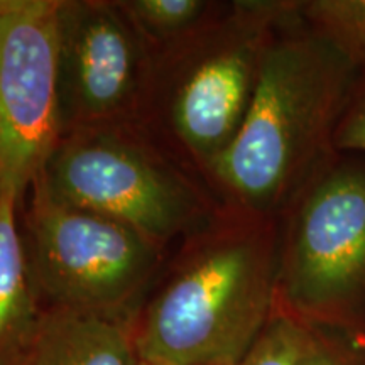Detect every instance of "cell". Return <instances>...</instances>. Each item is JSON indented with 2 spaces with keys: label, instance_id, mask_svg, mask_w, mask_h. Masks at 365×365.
<instances>
[{
  "label": "cell",
  "instance_id": "obj_1",
  "mask_svg": "<svg viewBox=\"0 0 365 365\" xmlns=\"http://www.w3.org/2000/svg\"><path fill=\"white\" fill-rule=\"evenodd\" d=\"M359 70L304 24L298 9L264 49L252 102L208 173L232 212L274 220L335 163V137Z\"/></svg>",
  "mask_w": 365,
  "mask_h": 365
},
{
  "label": "cell",
  "instance_id": "obj_2",
  "mask_svg": "<svg viewBox=\"0 0 365 365\" xmlns=\"http://www.w3.org/2000/svg\"><path fill=\"white\" fill-rule=\"evenodd\" d=\"M274 220L232 212L205 230L135 327L145 365H237L277 303Z\"/></svg>",
  "mask_w": 365,
  "mask_h": 365
},
{
  "label": "cell",
  "instance_id": "obj_3",
  "mask_svg": "<svg viewBox=\"0 0 365 365\" xmlns=\"http://www.w3.org/2000/svg\"><path fill=\"white\" fill-rule=\"evenodd\" d=\"M277 303L309 325L364 328L365 171L327 170L286 208Z\"/></svg>",
  "mask_w": 365,
  "mask_h": 365
},
{
  "label": "cell",
  "instance_id": "obj_4",
  "mask_svg": "<svg viewBox=\"0 0 365 365\" xmlns=\"http://www.w3.org/2000/svg\"><path fill=\"white\" fill-rule=\"evenodd\" d=\"M33 185L59 202L115 218L159 245L200 228L208 217L190 181L115 125L61 135Z\"/></svg>",
  "mask_w": 365,
  "mask_h": 365
},
{
  "label": "cell",
  "instance_id": "obj_5",
  "mask_svg": "<svg viewBox=\"0 0 365 365\" xmlns=\"http://www.w3.org/2000/svg\"><path fill=\"white\" fill-rule=\"evenodd\" d=\"M27 234L36 284L61 308L118 313L161 262L158 242L36 185Z\"/></svg>",
  "mask_w": 365,
  "mask_h": 365
},
{
  "label": "cell",
  "instance_id": "obj_6",
  "mask_svg": "<svg viewBox=\"0 0 365 365\" xmlns=\"http://www.w3.org/2000/svg\"><path fill=\"white\" fill-rule=\"evenodd\" d=\"M298 2H239L200 31L170 97L175 135L205 170L234 143L252 102L264 49Z\"/></svg>",
  "mask_w": 365,
  "mask_h": 365
},
{
  "label": "cell",
  "instance_id": "obj_7",
  "mask_svg": "<svg viewBox=\"0 0 365 365\" xmlns=\"http://www.w3.org/2000/svg\"><path fill=\"white\" fill-rule=\"evenodd\" d=\"M59 0H0V193L22 198L61 139Z\"/></svg>",
  "mask_w": 365,
  "mask_h": 365
},
{
  "label": "cell",
  "instance_id": "obj_8",
  "mask_svg": "<svg viewBox=\"0 0 365 365\" xmlns=\"http://www.w3.org/2000/svg\"><path fill=\"white\" fill-rule=\"evenodd\" d=\"M148 75V43L118 4L59 0L61 135L120 124L143 98Z\"/></svg>",
  "mask_w": 365,
  "mask_h": 365
},
{
  "label": "cell",
  "instance_id": "obj_9",
  "mask_svg": "<svg viewBox=\"0 0 365 365\" xmlns=\"http://www.w3.org/2000/svg\"><path fill=\"white\" fill-rule=\"evenodd\" d=\"M21 365H140L135 327L118 313L56 307L41 317Z\"/></svg>",
  "mask_w": 365,
  "mask_h": 365
},
{
  "label": "cell",
  "instance_id": "obj_10",
  "mask_svg": "<svg viewBox=\"0 0 365 365\" xmlns=\"http://www.w3.org/2000/svg\"><path fill=\"white\" fill-rule=\"evenodd\" d=\"M21 198L0 193V365H21L38 331L41 317L36 279L17 230Z\"/></svg>",
  "mask_w": 365,
  "mask_h": 365
},
{
  "label": "cell",
  "instance_id": "obj_11",
  "mask_svg": "<svg viewBox=\"0 0 365 365\" xmlns=\"http://www.w3.org/2000/svg\"><path fill=\"white\" fill-rule=\"evenodd\" d=\"M301 19L359 71H365V0L299 2Z\"/></svg>",
  "mask_w": 365,
  "mask_h": 365
},
{
  "label": "cell",
  "instance_id": "obj_12",
  "mask_svg": "<svg viewBox=\"0 0 365 365\" xmlns=\"http://www.w3.org/2000/svg\"><path fill=\"white\" fill-rule=\"evenodd\" d=\"M118 6L148 44L196 34L210 9L202 0H130Z\"/></svg>",
  "mask_w": 365,
  "mask_h": 365
},
{
  "label": "cell",
  "instance_id": "obj_13",
  "mask_svg": "<svg viewBox=\"0 0 365 365\" xmlns=\"http://www.w3.org/2000/svg\"><path fill=\"white\" fill-rule=\"evenodd\" d=\"M309 336L312 325L276 303L267 325L237 365H298Z\"/></svg>",
  "mask_w": 365,
  "mask_h": 365
},
{
  "label": "cell",
  "instance_id": "obj_14",
  "mask_svg": "<svg viewBox=\"0 0 365 365\" xmlns=\"http://www.w3.org/2000/svg\"><path fill=\"white\" fill-rule=\"evenodd\" d=\"M298 365H365V330L312 325V336Z\"/></svg>",
  "mask_w": 365,
  "mask_h": 365
},
{
  "label": "cell",
  "instance_id": "obj_15",
  "mask_svg": "<svg viewBox=\"0 0 365 365\" xmlns=\"http://www.w3.org/2000/svg\"><path fill=\"white\" fill-rule=\"evenodd\" d=\"M336 153L362 150L365 153V88L354 91L349 107L341 117L335 137Z\"/></svg>",
  "mask_w": 365,
  "mask_h": 365
},
{
  "label": "cell",
  "instance_id": "obj_16",
  "mask_svg": "<svg viewBox=\"0 0 365 365\" xmlns=\"http://www.w3.org/2000/svg\"><path fill=\"white\" fill-rule=\"evenodd\" d=\"M140 365H145V364H144V362H140Z\"/></svg>",
  "mask_w": 365,
  "mask_h": 365
}]
</instances>
